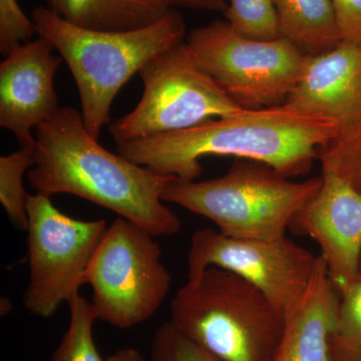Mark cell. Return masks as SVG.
I'll use <instances>...</instances> for the list:
<instances>
[{
  "instance_id": "obj_26",
  "label": "cell",
  "mask_w": 361,
  "mask_h": 361,
  "mask_svg": "<svg viewBox=\"0 0 361 361\" xmlns=\"http://www.w3.org/2000/svg\"><path fill=\"white\" fill-rule=\"evenodd\" d=\"M106 361H147L144 355L134 348L118 349Z\"/></svg>"
},
{
  "instance_id": "obj_25",
  "label": "cell",
  "mask_w": 361,
  "mask_h": 361,
  "mask_svg": "<svg viewBox=\"0 0 361 361\" xmlns=\"http://www.w3.org/2000/svg\"><path fill=\"white\" fill-rule=\"evenodd\" d=\"M174 6L225 13L228 6V0H174Z\"/></svg>"
},
{
  "instance_id": "obj_22",
  "label": "cell",
  "mask_w": 361,
  "mask_h": 361,
  "mask_svg": "<svg viewBox=\"0 0 361 361\" xmlns=\"http://www.w3.org/2000/svg\"><path fill=\"white\" fill-rule=\"evenodd\" d=\"M153 361H223L180 334L174 325L164 322L152 342Z\"/></svg>"
},
{
  "instance_id": "obj_10",
  "label": "cell",
  "mask_w": 361,
  "mask_h": 361,
  "mask_svg": "<svg viewBox=\"0 0 361 361\" xmlns=\"http://www.w3.org/2000/svg\"><path fill=\"white\" fill-rule=\"evenodd\" d=\"M317 256L287 238H235L215 230L194 233L188 278L209 267L230 271L250 282L286 315L307 289Z\"/></svg>"
},
{
  "instance_id": "obj_17",
  "label": "cell",
  "mask_w": 361,
  "mask_h": 361,
  "mask_svg": "<svg viewBox=\"0 0 361 361\" xmlns=\"http://www.w3.org/2000/svg\"><path fill=\"white\" fill-rule=\"evenodd\" d=\"M70 310V324L51 361H106L103 360L94 339L97 311L92 302L80 292L73 294L66 302Z\"/></svg>"
},
{
  "instance_id": "obj_6",
  "label": "cell",
  "mask_w": 361,
  "mask_h": 361,
  "mask_svg": "<svg viewBox=\"0 0 361 361\" xmlns=\"http://www.w3.org/2000/svg\"><path fill=\"white\" fill-rule=\"evenodd\" d=\"M139 75L144 84L141 101L109 127L116 146L190 129L246 109L202 70L185 42L152 59Z\"/></svg>"
},
{
  "instance_id": "obj_23",
  "label": "cell",
  "mask_w": 361,
  "mask_h": 361,
  "mask_svg": "<svg viewBox=\"0 0 361 361\" xmlns=\"http://www.w3.org/2000/svg\"><path fill=\"white\" fill-rule=\"evenodd\" d=\"M37 35L32 18L23 13L18 0H0V54L4 58L18 45Z\"/></svg>"
},
{
  "instance_id": "obj_28",
  "label": "cell",
  "mask_w": 361,
  "mask_h": 361,
  "mask_svg": "<svg viewBox=\"0 0 361 361\" xmlns=\"http://www.w3.org/2000/svg\"><path fill=\"white\" fill-rule=\"evenodd\" d=\"M59 1H61V0H47V4H49V8L52 9L54 11H56V13H58Z\"/></svg>"
},
{
  "instance_id": "obj_14",
  "label": "cell",
  "mask_w": 361,
  "mask_h": 361,
  "mask_svg": "<svg viewBox=\"0 0 361 361\" xmlns=\"http://www.w3.org/2000/svg\"><path fill=\"white\" fill-rule=\"evenodd\" d=\"M339 298L324 260L317 256L307 289L285 315L275 361H332L329 341L336 327Z\"/></svg>"
},
{
  "instance_id": "obj_19",
  "label": "cell",
  "mask_w": 361,
  "mask_h": 361,
  "mask_svg": "<svg viewBox=\"0 0 361 361\" xmlns=\"http://www.w3.org/2000/svg\"><path fill=\"white\" fill-rule=\"evenodd\" d=\"M338 315L330 336L332 361H361V271L339 292Z\"/></svg>"
},
{
  "instance_id": "obj_24",
  "label": "cell",
  "mask_w": 361,
  "mask_h": 361,
  "mask_svg": "<svg viewBox=\"0 0 361 361\" xmlns=\"http://www.w3.org/2000/svg\"><path fill=\"white\" fill-rule=\"evenodd\" d=\"M341 39L361 44V0H331Z\"/></svg>"
},
{
  "instance_id": "obj_3",
  "label": "cell",
  "mask_w": 361,
  "mask_h": 361,
  "mask_svg": "<svg viewBox=\"0 0 361 361\" xmlns=\"http://www.w3.org/2000/svg\"><path fill=\"white\" fill-rule=\"evenodd\" d=\"M32 20L37 37L49 40L70 68L85 128L97 140L123 85L152 59L186 39L184 20L174 8L153 25L127 32L82 27L49 6L35 7Z\"/></svg>"
},
{
  "instance_id": "obj_11",
  "label": "cell",
  "mask_w": 361,
  "mask_h": 361,
  "mask_svg": "<svg viewBox=\"0 0 361 361\" xmlns=\"http://www.w3.org/2000/svg\"><path fill=\"white\" fill-rule=\"evenodd\" d=\"M290 229L320 247L331 281L341 292L361 271V192L323 172L319 191L292 220Z\"/></svg>"
},
{
  "instance_id": "obj_12",
  "label": "cell",
  "mask_w": 361,
  "mask_h": 361,
  "mask_svg": "<svg viewBox=\"0 0 361 361\" xmlns=\"http://www.w3.org/2000/svg\"><path fill=\"white\" fill-rule=\"evenodd\" d=\"M37 37L18 45L0 63V126L20 147H35L33 130L58 115L54 75L63 59Z\"/></svg>"
},
{
  "instance_id": "obj_15",
  "label": "cell",
  "mask_w": 361,
  "mask_h": 361,
  "mask_svg": "<svg viewBox=\"0 0 361 361\" xmlns=\"http://www.w3.org/2000/svg\"><path fill=\"white\" fill-rule=\"evenodd\" d=\"M174 7V0H61L58 13L89 30L127 32L153 25Z\"/></svg>"
},
{
  "instance_id": "obj_1",
  "label": "cell",
  "mask_w": 361,
  "mask_h": 361,
  "mask_svg": "<svg viewBox=\"0 0 361 361\" xmlns=\"http://www.w3.org/2000/svg\"><path fill=\"white\" fill-rule=\"evenodd\" d=\"M338 135L336 123L280 104L245 109L190 129L118 145L116 151L137 165L182 182L200 177V161L207 156L258 161L293 178L307 174L319 149Z\"/></svg>"
},
{
  "instance_id": "obj_4",
  "label": "cell",
  "mask_w": 361,
  "mask_h": 361,
  "mask_svg": "<svg viewBox=\"0 0 361 361\" xmlns=\"http://www.w3.org/2000/svg\"><path fill=\"white\" fill-rule=\"evenodd\" d=\"M170 322L223 361H275L285 314L250 282L218 267L188 278L170 304Z\"/></svg>"
},
{
  "instance_id": "obj_7",
  "label": "cell",
  "mask_w": 361,
  "mask_h": 361,
  "mask_svg": "<svg viewBox=\"0 0 361 361\" xmlns=\"http://www.w3.org/2000/svg\"><path fill=\"white\" fill-rule=\"evenodd\" d=\"M154 238L125 218L118 217L108 226L85 275L97 319L129 329L161 307L170 292L172 276Z\"/></svg>"
},
{
  "instance_id": "obj_18",
  "label": "cell",
  "mask_w": 361,
  "mask_h": 361,
  "mask_svg": "<svg viewBox=\"0 0 361 361\" xmlns=\"http://www.w3.org/2000/svg\"><path fill=\"white\" fill-rule=\"evenodd\" d=\"M35 163V147L0 157V202L16 229L26 231L28 226L26 204L30 194L23 187V176Z\"/></svg>"
},
{
  "instance_id": "obj_20",
  "label": "cell",
  "mask_w": 361,
  "mask_h": 361,
  "mask_svg": "<svg viewBox=\"0 0 361 361\" xmlns=\"http://www.w3.org/2000/svg\"><path fill=\"white\" fill-rule=\"evenodd\" d=\"M224 14L232 27L249 39L280 37L274 0H228Z\"/></svg>"
},
{
  "instance_id": "obj_2",
  "label": "cell",
  "mask_w": 361,
  "mask_h": 361,
  "mask_svg": "<svg viewBox=\"0 0 361 361\" xmlns=\"http://www.w3.org/2000/svg\"><path fill=\"white\" fill-rule=\"evenodd\" d=\"M35 163L26 173L37 194H70L115 212L154 236H173L182 221L161 194L174 176L160 174L104 149L82 113L65 106L35 130Z\"/></svg>"
},
{
  "instance_id": "obj_13",
  "label": "cell",
  "mask_w": 361,
  "mask_h": 361,
  "mask_svg": "<svg viewBox=\"0 0 361 361\" xmlns=\"http://www.w3.org/2000/svg\"><path fill=\"white\" fill-rule=\"evenodd\" d=\"M283 104L336 123L339 135L355 129L361 123V44L342 40L329 51L305 56Z\"/></svg>"
},
{
  "instance_id": "obj_21",
  "label": "cell",
  "mask_w": 361,
  "mask_h": 361,
  "mask_svg": "<svg viewBox=\"0 0 361 361\" xmlns=\"http://www.w3.org/2000/svg\"><path fill=\"white\" fill-rule=\"evenodd\" d=\"M323 172L334 173L361 192V123L319 149Z\"/></svg>"
},
{
  "instance_id": "obj_9",
  "label": "cell",
  "mask_w": 361,
  "mask_h": 361,
  "mask_svg": "<svg viewBox=\"0 0 361 361\" xmlns=\"http://www.w3.org/2000/svg\"><path fill=\"white\" fill-rule=\"evenodd\" d=\"M27 260L30 279L23 305L30 314L49 318L85 284L90 261L103 238L106 220H78L52 204L51 197L30 194Z\"/></svg>"
},
{
  "instance_id": "obj_16",
  "label": "cell",
  "mask_w": 361,
  "mask_h": 361,
  "mask_svg": "<svg viewBox=\"0 0 361 361\" xmlns=\"http://www.w3.org/2000/svg\"><path fill=\"white\" fill-rule=\"evenodd\" d=\"M280 37L304 56H316L342 42L331 0H274Z\"/></svg>"
},
{
  "instance_id": "obj_27",
  "label": "cell",
  "mask_w": 361,
  "mask_h": 361,
  "mask_svg": "<svg viewBox=\"0 0 361 361\" xmlns=\"http://www.w3.org/2000/svg\"><path fill=\"white\" fill-rule=\"evenodd\" d=\"M13 306L11 301L6 297H2L1 302H0V314L1 316L8 315L13 310Z\"/></svg>"
},
{
  "instance_id": "obj_5",
  "label": "cell",
  "mask_w": 361,
  "mask_h": 361,
  "mask_svg": "<svg viewBox=\"0 0 361 361\" xmlns=\"http://www.w3.org/2000/svg\"><path fill=\"white\" fill-rule=\"evenodd\" d=\"M322 184V176L293 182L264 164L238 160L221 177L173 180L161 199L212 221L227 236L279 240Z\"/></svg>"
},
{
  "instance_id": "obj_8",
  "label": "cell",
  "mask_w": 361,
  "mask_h": 361,
  "mask_svg": "<svg viewBox=\"0 0 361 361\" xmlns=\"http://www.w3.org/2000/svg\"><path fill=\"white\" fill-rule=\"evenodd\" d=\"M185 44L202 70L246 109L283 104L300 78L305 59L283 37L249 39L227 20L195 28Z\"/></svg>"
}]
</instances>
